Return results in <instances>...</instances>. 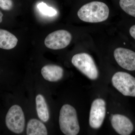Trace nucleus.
<instances>
[{
    "label": "nucleus",
    "instance_id": "5",
    "mask_svg": "<svg viewBox=\"0 0 135 135\" xmlns=\"http://www.w3.org/2000/svg\"><path fill=\"white\" fill-rule=\"evenodd\" d=\"M106 103L101 98H98L92 101L90 110L89 123L90 128L94 129L101 127L105 118Z\"/></svg>",
    "mask_w": 135,
    "mask_h": 135
},
{
    "label": "nucleus",
    "instance_id": "8",
    "mask_svg": "<svg viewBox=\"0 0 135 135\" xmlns=\"http://www.w3.org/2000/svg\"><path fill=\"white\" fill-rule=\"evenodd\" d=\"M114 57L121 67L128 71L135 70V52L128 49L119 47L114 51Z\"/></svg>",
    "mask_w": 135,
    "mask_h": 135
},
{
    "label": "nucleus",
    "instance_id": "3",
    "mask_svg": "<svg viewBox=\"0 0 135 135\" xmlns=\"http://www.w3.org/2000/svg\"><path fill=\"white\" fill-rule=\"evenodd\" d=\"M71 62L81 73L89 80H96L99 77V72L92 56L86 53L75 54L73 57Z\"/></svg>",
    "mask_w": 135,
    "mask_h": 135
},
{
    "label": "nucleus",
    "instance_id": "7",
    "mask_svg": "<svg viewBox=\"0 0 135 135\" xmlns=\"http://www.w3.org/2000/svg\"><path fill=\"white\" fill-rule=\"evenodd\" d=\"M71 35L65 30H59L49 35L44 40L46 47L51 49L56 50L66 47L72 40Z\"/></svg>",
    "mask_w": 135,
    "mask_h": 135
},
{
    "label": "nucleus",
    "instance_id": "12",
    "mask_svg": "<svg viewBox=\"0 0 135 135\" xmlns=\"http://www.w3.org/2000/svg\"><path fill=\"white\" fill-rule=\"evenodd\" d=\"M27 135H47V130L42 122L36 119H32L29 121L26 128Z\"/></svg>",
    "mask_w": 135,
    "mask_h": 135
},
{
    "label": "nucleus",
    "instance_id": "4",
    "mask_svg": "<svg viewBox=\"0 0 135 135\" xmlns=\"http://www.w3.org/2000/svg\"><path fill=\"white\" fill-rule=\"evenodd\" d=\"M111 82L114 88L125 96L135 97V78L125 72H117L113 75Z\"/></svg>",
    "mask_w": 135,
    "mask_h": 135
},
{
    "label": "nucleus",
    "instance_id": "11",
    "mask_svg": "<svg viewBox=\"0 0 135 135\" xmlns=\"http://www.w3.org/2000/svg\"><path fill=\"white\" fill-rule=\"evenodd\" d=\"M18 39L15 35L7 30L0 29V48L10 50L17 44Z\"/></svg>",
    "mask_w": 135,
    "mask_h": 135
},
{
    "label": "nucleus",
    "instance_id": "18",
    "mask_svg": "<svg viewBox=\"0 0 135 135\" xmlns=\"http://www.w3.org/2000/svg\"><path fill=\"white\" fill-rule=\"evenodd\" d=\"M3 17V15L2 12L0 11V23L2 22Z\"/></svg>",
    "mask_w": 135,
    "mask_h": 135
},
{
    "label": "nucleus",
    "instance_id": "2",
    "mask_svg": "<svg viewBox=\"0 0 135 135\" xmlns=\"http://www.w3.org/2000/svg\"><path fill=\"white\" fill-rule=\"evenodd\" d=\"M59 127L64 134L76 135L79 133L80 126L77 111L69 104L64 105L59 113Z\"/></svg>",
    "mask_w": 135,
    "mask_h": 135
},
{
    "label": "nucleus",
    "instance_id": "14",
    "mask_svg": "<svg viewBox=\"0 0 135 135\" xmlns=\"http://www.w3.org/2000/svg\"><path fill=\"white\" fill-rule=\"evenodd\" d=\"M119 5L126 13L135 17V0H120Z\"/></svg>",
    "mask_w": 135,
    "mask_h": 135
},
{
    "label": "nucleus",
    "instance_id": "10",
    "mask_svg": "<svg viewBox=\"0 0 135 135\" xmlns=\"http://www.w3.org/2000/svg\"><path fill=\"white\" fill-rule=\"evenodd\" d=\"M62 68L55 65L44 66L41 70L42 75L46 80L50 82H56L60 80L64 76Z\"/></svg>",
    "mask_w": 135,
    "mask_h": 135
},
{
    "label": "nucleus",
    "instance_id": "13",
    "mask_svg": "<svg viewBox=\"0 0 135 135\" xmlns=\"http://www.w3.org/2000/svg\"><path fill=\"white\" fill-rule=\"evenodd\" d=\"M35 100L38 117L43 122H47L49 119V112L44 97L41 94H38L36 96Z\"/></svg>",
    "mask_w": 135,
    "mask_h": 135
},
{
    "label": "nucleus",
    "instance_id": "9",
    "mask_svg": "<svg viewBox=\"0 0 135 135\" xmlns=\"http://www.w3.org/2000/svg\"><path fill=\"white\" fill-rule=\"evenodd\" d=\"M111 125L114 130L121 135L131 134L134 129L131 120L127 116L120 114H114L111 116Z\"/></svg>",
    "mask_w": 135,
    "mask_h": 135
},
{
    "label": "nucleus",
    "instance_id": "15",
    "mask_svg": "<svg viewBox=\"0 0 135 135\" xmlns=\"http://www.w3.org/2000/svg\"><path fill=\"white\" fill-rule=\"evenodd\" d=\"M39 11L43 15L49 16H53L57 14V11L53 8L49 7L46 3L41 2L39 3L37 6Z\"/></svg>",
    "mask_w": 135,
    "mask_h": 135
},
{
    "label": "nucleus",
    "instance_id": "1",
    "mask_svg": "<svg viewBox=\"0 0 135 135\" xmlns=\"http://www.w3.org/2000/svg\"><path fill=\"white\" fill-rule=\"evenodd\" d=\"M109 9L103 2L93 1L86 3L78 11L77 15L81 20L88 23L104 22L109 17Z\"/></svg>",
    "mask_w": 135,
    "mask_h": 135
},
{
    "label": "nucleus",
    "instance_id": "16",
    "mask_svg": "<svg viewBox=\"0 0 135 135\" xmlns=\"http://www.w3.org/2000/svg\"><path fill=\"white\" fill-rule=\"evenodd\" d=\"M13 7L12 0H0V8L5 11L11 10Z\"/></svg>",
    "mask_w": 135,
    "mask_h": 135
},
{
    "label": "nucleus",
    "instance_id": "17",
    "mask_svg": "<svg viewBox=\"0 0 135 135\" xmlns=\"http://www.w3.org/2000/svg\"><path fill=\"white\" fill-rule=\"evenodd\" d=\"M129 33L131 36L135 40V25L131 27L129 29Z\"/></svg>",
    "mask_w": 135,
    "mask_h": 135
},
{
    "label": "nucleus",
    "instance_id": "6",
    "mask_svg": "<svg viewBox=\"0 0 135 135\" xmlns=\"http://www.w3.org/2000/svg\"><path fill=\"white\" fill-rule=\"evenodd\" d=\"M25 122L24 114L22 108L17 105L11 107L5 118L8 129L16 134L22 133L24 129Z\"/></svg>",
    "mask_w": 135,
    "mask_h": 135
}]
</instances>
